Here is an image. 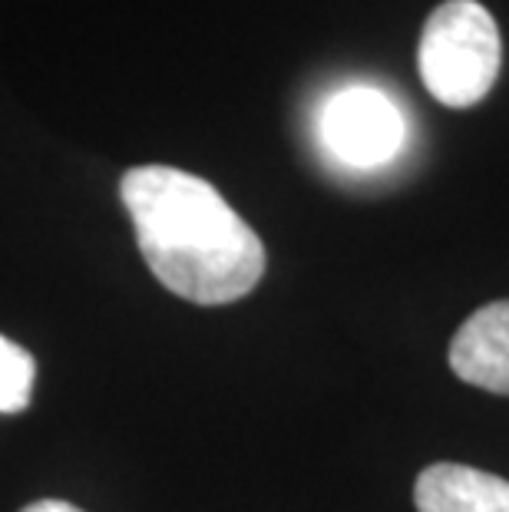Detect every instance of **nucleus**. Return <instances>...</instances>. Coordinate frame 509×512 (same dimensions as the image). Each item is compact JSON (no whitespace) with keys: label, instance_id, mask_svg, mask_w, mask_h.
Segmentation results:
<instances>
[{"label":"nucleus","instance_id":"obj_1","mask_svg":"<svg viewBox=\"0 0 509 512\" xmlns=\"http://www.w3.org/2000/svg\"><path fill=\"white\" fill-rule=\"evenodd\" d=\"M149 271L192 304L245 298L265 275V245L219 189L172 166H136L119 182Z\"/></svg>","mask_w":509,"mask_h":512},{"label":"nucleus","instance_id":"obj_2","mask_svg":"<svg viewBox=\"0 0 509 512\" xmlns=\"http://www.w3.org/2000/svg\"><path fill=\"white\" fill-rule=\"evenodd\" d=\"M503 63L500 27L476 0H443L420 34L417 67L427 93L450 110H470L493 90Z\"/></svg>","mask_w":509,"mask_h":512},{"label":"nucleus","instance_id":"obj_3","mask_svg":"<svg viewBox=\"0 0 509 512\" xmlns=\"http://www.w3.org/2000/svg\"><path fill=\"white\" fill-rule=\"evenodd\" d=\"M321 139L348 166L374 169L404 149V116L374 86H348L324 103Z\"/></svg>","mask_w":509,"mask_h":512},{"label":"nucleus","instance_id":"obj_4","mask_svg":"<svg viewBox=\"0 0 509 512\" xmlns=\"http://www.w3.org/2000/svg\"><path fill=\"white\" fill-rule=\"evenodd\" d=\"M450 367L463 384L509 397V301H490L460 324Z\"/></svg>","mask_w":509,"mask_h":512},{"label":"nucleus","instance_id":"obj_5","mask_svg":"<svg viewBox=\"0 0 509 512\" xmlns=\"http://www.w3.org/2000/svg\"><path fill=\"white\" fill-rule=\"evenodd\" d=\"M417 512H509V479L463 463H433L417 476Z\"/></svg>","mask_w":509,"mask_h":512},{"label":"nucleus","instance_id":"obj_6","mask_svg":"<svg viewBox=\"0 0 509 512\" xmlns=\"http://www.w3.org/2000/svg\"><path fill=\"white\" fill-rule=\"evenodd\" d=\"M34 357L0 334V413H17L30 403L34 390Z\"/></svg>","mask_w":509,"mask_h":512},{"label":"nucleus","instance_id":"obj_7","mask_svg":"<svg viewBox=\"0 0 509 512\" xmlns=\"http://www.w3.org/2000/svg\"><path fill=\"white\" fill-rule=\"evenodd\" d=\"M20 512H83V509L70 506V503H60V499H40V503H30L27 509H20Z\"/></svg>","mask_w":509,"mask_h":512}]
</instances>
